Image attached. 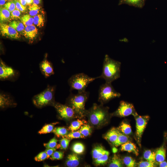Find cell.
I'll return each instance as SVG.
<instances>
[{
	"label": "cell",
	"mask_w": 167,
	"mask_h": 167,
	"mask_svg": "<svg viewBox=\"0 0 167 167\" xmlns=\"http://www.w3.org/2000/svg\"><path fill=\"white\" fill-rule=\"evenodd\" d=\"M121 63L111 58L106 54L104 59L101 75L100 78L105 82L111 83L120 77Z\"/></svg>",
	"instance_id": "obj_1"
},
{
	"label": "cell",
	"mask_w": 167,
	"mask_h": 167,
	"mask_svg": "<svg viewBox=\"0 0 167 167\" xmlns=\"http://www.w3.org/2000/svg\"><path fill=\"white\" fill-rule=\"evenodd\" d=\"M56 89L55 86L48 85L44 91L33 97L32 102L34 105L39 108L49 105L53 106L55 103L54 96Z\"/></svg>",
	"instance_id": "obj_2"
},
{
	"label": "cell",
	"mask_w": 167,
	"mask_h": 167,
	"mask_svg": "<svg viewBox=\"0 0 167 167\" xmlns=\"http://www.w3.org/2000/svg\"><path fill=\"white\" fill-rule=\"evenodd\" d=\"M100 78L89 77L84 73L76 74L72 75L68 80V84L71 90H76L78 92L86 91L88 85L96 79Z\"/></svg>",
	"instance_id": "obj_3"
},
{
	"label": "cell",
	"mask_w": 167,
	"mask_h": 167,
	"mask_svg": "<svg viewBox=\"0 0 167 167\" xmlns=\"http://www.w3.org/2000/svg\"><path fill=\"white\" fill-rule=\"evenodd\" d=\"M89 94V92L86 91L78 92L75 95L71 94L68 105L71 107L77 115H83L85 112V105Z\"/></svg>",
	"instance_id": "obj_4"
},
{
	"label": "cell",
	"mask_w": 167,
	"mask_h": 167,
	"mask_svg": "<svg viewBox=\"0 0 167 167\" xmlns=\"http://www.w3.org/2000/svg\"><path fill=\"white\" fill-rule=\"evenodd\" d=\"M120 96V93L114 89L111 83L105 82L100 86L99 89V99L103 103L106 102Z\"/></svg>",
	"instance_id": "obj_5"
},
{
	"label": "cell",
	"mask_w": 167,
	"mask_h": 167,
	"mask_svg": "<svg viewBox=\"0 0 167 167\" xmlns=\"http://www.w3.org/2000/svg\"><path fill=\"white\" fill-rule=\"evenodd\" d=\"M107 115L106 110L101 106L96 104L89 111L90 122L93 125H99L104 121Z\"/></svg>",
	"instance_id": "obj_6"
},
{
	"label": "cell",
	"mask_w": 167,
	"mask_h": 167,
	"mask_svg": "<svg viewBox=\"0 0 167 167\" xmlns=\"http://www.w3.org/2000/svg\"><path fill=\"white\" fill-rule=\"evenodd\" d=\"M19 75V72L8 66L2 60L0 61V79L1 81H14Z\"/></svg>",
	"instance_id": "obj_7"
},
{
	"label": "cell",
	"mask_w": 167,
	"mask_h": 167,
	"mask_svg": "<svg viewBox=\"0 0 167 167\" xmlns=\"http://www.w3.org/2000/svg\"><path fill=\"white\" fill-rule=\"evenodd\" d=\"M53 106L62 118L70 119L74 118L77 115L74 110L67 105L55 102Z\"/></svg>",
	"instance_id": "obj_8"
},
{
	"label": "cell",
	"mask_w": 167,
	"mask_h": 167,
	"mask_svg": "<svg viewBox=\"0 0 167 167\" xmlns=\"http://www.w3.org/2000/svg\"><path fill=\"white\" fill-rule=\"evenodd\" d=\"M115 113L122 117L127 116L131 114L134 116L137 114L132 104L124 101H120V105Z\"/></svg>",
	"instance_id": "obj_9"
},
{
	"label": "cell",
	"mask_w": 167,
	"mask_h": 167,
	"mask_svg": "<svg viewBox=\"0 0 167 167\" xmlns=\"http://www.w3.org/2000/svg\"><path fill=\"white\" fill-rule=\"evenodd\" d=\"M134 116L136 117V136L138 142L140 145L142 136L146 127L149 117L148 116H139L137 114Z\"/></svg>",
	"instance_id": "obj_10"
},
{
	"label": "cell",
	"mask_w": 167,
	"mask_h": 167,
	"mask_svg": "<svg viewBox=\"0 0 167 167\" xmlns=\"http://www.w3.org/2000/svg\"><path fill=\"white\" fill-rule=\"evenodd\" d=\"M0 31L2 36L15 39L20 38L19 33L9 24L0 23Z\"/></svg>",
	"instance_id": "obj_11"
},
{
	"label": "cell",
	"mask_w": 167,
	"mask_h": 167,
	"mask_svg": "<svg viewBox=\"0 0 167 167\" xmlns=\"http://www.w3.org/2000/svg\"><path fill=\"white\" fill-rule=\"evenodd\" d=\"M39 68L42 74L45 78H48L54 74L52 63L46 57L39 64Z\"/></svg>",
	"instance_id": "obj_12"
},
{
	"label": "cell",
	"mask_w": 167,
	"mask_h": 167,
	"mask_svg": "<svg viewBox=\"0 0 167 167\" xmlns=\"http://www.w3.org/2000/svg\"><path fill=\"white\" fill-rule=\"evenodd\" d=\"M16 105V103L9 94L0 91V107L1 109L15 107Z\"/></svg>",
	"instance_id": "obj_13"
},
{
	"label": "cell",
	"mask_w": 167,
	"mask_h": 167,
	"mask_svg": "<svg viewBox=\"0 0 167 167\" xmlns=\"http://www.w3.org/2000/svg\"><path fill=\"white\" fill-rule=\"evenodd\" d=\"M38 31L36 27L32 24L26 26L23 32L26 38L30 40H33L36 36Z\"/></svg>",
	"instance_id": "obj_14"
},
{
	"label": "cell",
	"mask_w": 167,
	"mask_h": 167,
	"mask_svg": "<svg viewBox=\"0 0 167 167\" xmlns=\"http://www.w3.org/2000/svg\"><path fill=\"white\" fill-rule=\"evenodd\" d=\"M121 150L122 151L132 152L137 156L139 155V151L136 146L134 143L129 141L121 145Z\"/></svg>",
	"instance_id": "obj_15"
},
{
	"label": "cell",
	"mask_w": 167,
	"mask_h": 167,
	"mask_svg": "<svg viewBox=\"0 0 167 167\" xmlns=\"http://www.w3.org/2000/svg\"><path fill=\"white\" fill-rule=\"evenodd\" d=\"M146 0H119L118 5L126 4L140 8L144 6Z\"/></svg>",
	"instance_id": "obj_16"
},
{
	"label": "cell",
	"mask_w": 167,
	"mask_h": 167,
	"mask_svg": "<svg viewBox=\"0 0 167 167\" xmlns=\"http://www.w3.org/2000/svg\"><path fill=\"white\" fill-rule=\"evenodd\" d=\"M79 163V158L77 154L73 153L69 154L67 156L66 162V165L69 167H76Z\"/></svg>",
	"instance_id": "obj_17"
},
{
	"label": "cell",
	"mask_w": 167,
	"mask_h": 167,
	"mask_svg": "<svg viewBox=\"0 0 167 167\" xmlns=\"http://www.w3.org/2000/svg\"><path fill=\"white\" fill-rule=\"evenodd\" d=\"M118 132L117 129L113 128L106 134L104 138L113 144L118 138Z\"/></svg>",
	"instance_id": "obj_18"
},
{
	"label": "cell",
	"mask_w": 167,
	"mask_h": 167,
	"mask_svg": "<svg viewBox=\"0 0 167 167\" xmlns=\"http://www.w3.org/2000/svg\"><path fill=\"white\" fill-rule=\"evenodd\" d=\"M166 149L163 145L156 151V161L158 163L165 161L166 157Z\"/></svg>",
	"instance_id": "obj_19"
},
{
	"label": "cell",
	"mask_w": 167,
	"mask_h": 167,
	"mask_svg": "<svg viewBox=\"0 0 167 167\" xmlns=\"http://www.w3.org/2000/svg\"><path fill=\"white\" fill-rule=\"evenodd\" d=\"M11 12L4 7H1L0 8V23L9 21L11 20Z\"/></svg>",
	"instance_id": "obj_20"
},
{
	"label": "cell",
	"mask_w": 167,
	"mask_h": 167,
	"mask_svg": "<svg viewBox=\"0 0 167 167\" xmlns=\"http://www.w3.org/2000/svg\"><path fill=\"white\" fill-rule=\"evenodd\" d=\"M87 122L84 120L77 119L72 122L68 127V129L71 131H76L80 128L81 126Z\"/></svg>",
	"instance_id": "obj_21"
},
{
	"label": "cell",
	"mask_w": 167,
	"mask_h": 167,
	"mask_svg": "<svg viewBox=\"0 0 167 167\" xmlns=\"http://www.w3.org/2000/svg\"><path fill=\"white\" fill-rule=\"evenodd\" d=\"M129 138L126 135L118 132V138L113 144L115 147H118L129 141Z\"/></svg>",
	"instance_id": "obj_22"
},
{
	"label": "cell",
	"mask_w": 167,
	"mask_h": 167,
	"mask_svg": "<svg viewBox=\"0 0 167 167\" xmlns=\"http://www.w3.org/2000/svg\"><path fill=\"white\" fill-rule=\"evenodd\" d=\"M107 152V151L105 150L101 146L95 147L92 151V157L95 159L104 154Z\"/></svg>",
	"instance_id": "obj_23"
},
{
	"label": "cell",
	"mask_w": 167,
	"mask_h": 167,
	"mask_svg": "<svg viewBox=\"0 0 167 167\" xmlns=\"http://www.w3.org/2000/svg\"><path fill=\"white\" fill-rule=\"evenodd\" d=\"M8 24L18 32H23L25 28L23 23L18 21L13 20L10 22Z\"/></svg>",
	"instance_id": "obj_24"
},
{
	"label": "cell",
	"mask_w": 167,
	"mask_h": 167,
	"mask_svg": "<svg viewBox=\"0 0 167 167\" xmlns=\"http://www.w3.org/2000/svg\"><path fill=\"white\" fill-rule=\"evenodd\" d=\"M71 149L75 153L77 154H81L84 152L85 147L82 143L77 142L73 144Z\"/></svg>",
	"instance_id": "obj_25"
},
{
	"label": "cell",
	"mask_w": 167,
	"mask_h": 167,
	"mask_svg": "<svg viewBox=\"0 0 167 167\" xmlns=\"http://www.w3.org/2000/svg\"><path fill=\"white\" fill-rule=\"evenodd\" d=\"M33 24L39 28L43 27L44 24L45 19L41 14H38L33 17Z\"/></svg>",
	"instance_id": "obj_26"
},
{
	"label": "cell",
	"mask_w": 167,
	"mask_h": 167,
	"mask_svg": "<svg viewBox=\"0 0 167 167\" xmlns=\"http://www.w3.org/2000/svg\"><path fill=\"white\" fill-rule=\"evenodd\" d=\"M20 19L25 26L32 25L33 23V18L29 14L23 15Z\"/></svg>",
	"instance_id": "obj_27"
},
{
	"label": "cell",
	"mask_w": 167,
	"mask_h": 167,
	"mask_svg": "<svg viewBox=\"0 0 167 167\" xmlns=\"http://www.w3.org/2000/svg\"><path fill=\"white\" fill-rule=\"evenodd\" d=\"M122 166V160L117 155L114 154L112 159L109 165V167H121Z\"/></svg>",
	"instance_id": "obj_28"
},
{
	"label": "cell",
	"mask_w": 167,
	"mask_h": 167,
	"mask_svg": "<svg viewBox=\"0 0 167 167\" xmlns=\"http://www.w3.org/2000/svg\"><path fill=\"white\" fill-rule=\"evenodd\" d=\"M53 132L58 137H62L68 134L67 129L64 127H57L54 128Z\"/></svg>",
	"instance_id": "obj_29"
},
{
	"label": "cell",
	"mask_w": 167,
	"mask_h": 167,
	"mask_svg": "<svg viewBox=\"0 0 167 167\" xmlns=\"http://www.w3.org/2000/svg\"><path fill=\"white\" fill-rule=\"evenodd\" d=\"M109 153L107 152L102 156L95 159V162L97 165H103L105 164L107 161Z\"/></svg>",
	"instance_id": "obj_30"
},
{
	"label": "cell",
	"mask_w": 167,
	"mask_h": 167,
	"mask_svg": "<svg viewBox=\"0 0 167 167\" xmlns=\"http://www.w3.org/2000/svg\"><path fill=\"white\" fill-rule=\"evenodd\" d=\"M79 131L84 137H86L91 134L92 128L89 125L85 124L81 126Z\"/></svg>",
	"instance_id": "obj_31"
},
{
	"label": "cell",
	"mask_w": 167,
	"mask_h": 167,
	"mask_svg": "<svg viewBox=\"0 0 167 167\" xmlns=\"http://www.w3.org/2000/svg\"><path fill=\"white\" fill-rule=\"evenodd\" d=\"M28 9L29 15L34 17L39 12L40 8L38 5L33 3L29 5Z\"/></svg>",
	"instance_id": "obj_32"
},
{
	"label": "cell",
	"mask_w": 167,
	"mask_h": 167,
	"mask_svg": "<svg viewBox=\"0 0 167 167\" xmlns=\"http://www.w3.org/2000/svg\"><path fill=\"white\" fill-rule=\"evenodd\" d=\"M119 129L124 134L127 135L131 133L132 130L130 125L122 122L119 126Z\"/></svg>",
	"instance_id": "obj_33"
},
{
	"label": "cell",
	"mask_w": 167,
	"mask_h": 167,
	"mask_svg": "<svg viewBox=\"0 0 167 167\" xmlns=\"http://www.w3.org/2000/svg\"><path fill=\"white\" fill-rule=\"evenodd\" d=\"M155 155V152L150 150H147L144 152L143 157L147 161L156 162Z\"/></svg>",
	"instance_id": "obj_34"
},
{
	"label": "cell",
	"mask_w": 167,
	"mask_h": 167,
	"mask_svg": "<svg viewBox=\"0 0 167 167\" xmlns=\"http://www.w3.org/2000/svg\"><path fill=\"white\" fill-rule=\"evenodd\" d=\"M124 164L128 167H135L137 165L135 161L132 157L129 156L125 157L123 159Z\"/></svg>",
	"instance_id": "obj_35"
},
{
	"label": "cell",
	"mask_w": 167,
	"mask_h": 167,
	"mask_svg": "<svg viewBox=\"0 0 167 167\" xmlns=\"http://www.w3.org/2000/svg\"><path fill=\"white\" fill-rule=\"evenodd\" d=\"M63 137L71 139H73L83 138L85 137L80 133L79 131H71L65 135Z\"/></svg>",
	"instance_id": "obj_36"
},
{
	"label": "cell",
	"mask_w": 167,
	"mask_h": 167,
	"mask_svg": "<svg viewBox=\"0 0 167 167\" xmlns=\"http://www.w3.org/2000/svg\"><path fill=\"white\" fill-rule=\"evenodd\" d=\"M54 124L45 125L38 131V133L40 134H45L53 131L54 129Z\"/></svg>",
	"instance_id": "obj_37"
},
{
	"label": "cell",
	"mask_w": 167,
	"mask_h": 167,
	"mask_svg": "<svg viewBox=\"0 0 167 167\" xmlns=\"http://www.w3.org/2000/svg\"><path fill=\"white\" fill-rule=\"evenodd\" d=\"M58 140L55 137L50 140L49 142L44 144V146L46 149L54 148L57 147Z\"/></svg>",
	"instance_id": "obj_38"
},
{
	"label": "cell",
	"mask_w": 167,
	"mask_h": 167,
	"mask_svg": "<svg viewBox=\"0 0 167 167\" xmlns=\"http://www.w3.org/2000/svg\"><path fill=\"white\" fill-rule=\"evenodd\" d=\"M64 155L63 152L55 151L50 157V159L52 160H61L63 157Z\"/></svg>",
	"instance_id": "obj_39"
},
{
	"label": "cell",
	"mask_w": 167,
	"mask_h": 167,
	"mask_svg": "<svg viewBox=\"0 0 167 167\" xmlns=\"http://www.w3.org/2000/svg\"><path fill=\"white\" fill-rule=\"evenodd\" d=\"M70 141L71 139L65 137H63L60 140V149L62 150L66 149L69 145Z\"/></svg>",
	"instance_id": "obj_40"
},
{
	"label": "cell",
	"mask_w": 167,
	"mask_h": 167,
	"mask_svg": "<svg viewBox=\"0 0 167 167\" xmlns=\"http://www.w3.org/2000/svg\"><path fill=\"white\" fill-rule=\"evenodd\" d=\"M156 162L148 161H141L138 164V166L139 167H154L156 166L155 164Z\"/></svg>",
	"instance_id": "obj_41"
},
{
	"label": "cell",
	"mask_w": 167,
	"mask_h": 167,
	"mask_svg": "<svg viewBox=\"0 0 167 167\" xmlns=\"http://www.w3.org/2000/svg\"><path fill=\"white\" fill-rule=\"evenodd\" d=\"M4 7L11 12L16 9L14 0L9 1L4 5Z\"/></svg>",
	"instance_id": "obj_42"
},
{
	"label": "cell",
	"mask_w": 167,
	"mask_h": 167,
	"mask_svg": "<svg viewBox=\"0 0 167 167\" xmlns=\"http://www.w3.org/2000/svg\"><path fill=\"white\" fill-rule=\"evenodd\" d=\"M47 154L45 151L39 153L34 158V160L36 161H41L47 159Z\"/></svg>",
	"instance_id": "obj_43"
},
{
	"label": "cell",
	"mask_w": 167,
	"mask_h": 167,
	"mask_svg": "<svg viewBox=\"0 0 167 167\" xmlns=\"http://www.w3.org/2000/svg\"><path fill=\"white\" fill-rule=\"evenodd\" d=\"M21 11L15 9L11 13V19H16L20 18Z\"/></svg>",
	"instance_id": "obj_44"
},
{
	"label": "cell",
	"mask_w": 167,
	"mask_h": 167,
	"mask_svg": "<svg viewBox=\"0 0 167 167\" xmlns=\"http://www.w3.org/2000/svg\"><path fill=\"white\" fill-rule=\"evenodd\" d=\"M15 5L16 9L22 12H25L26 10V7L21 4L18 0H14Z\"/></svg>",
	"instance_id": "obj_45"
},
{
	"label": "cell",
	"mask_w": 167,
	"mask_h": 167,
	"mask_svg": "<svg viewBox=\"0 0 167 167\" xmlns=\"http://www.w3.org/2000/svg\"><path fill=\"white\" fill-rule=\"evenodd\" d=\"M60 144H58L56 147L54 148H48L46 149L45 151L46 152L47 154V159L49 158L57 149L60 148Z\"/></svg>",
	"instance_id": "obj_46"
},
{
	"label": "cell",
	"mask_w": 167,
	"mask_h": 167,
	"mask_svg": "<svg viewBox=\"0 0 167 167\" xmlns=\"http://www.w3.org/2000/svg\"><path fill=\"white\" fill-rule=\"evenodd\" d=\"M160 167H167V161H165L159 163Z\"/></svg>",
	"instance_id": "obj_47"
},
{
	"label": "cell",
	"mask_w": 167,
	"mask_h": 167,
	"mask_svg": "<svg viewBox=\"0 0 167 167\" xmlns=\"http://www.w3.org/2000/svg\"><path fill=\"white\" fill-rule=\"evenodd\" d=\"M24 6L26 7L27 5L26 0H18Z\"/></svg>",
	"instance_id": "obj_48"
},
{
	"label": "cell",
	"mask_w": 167,
	"mask_h": 167,
	"mask_svg": "<svg viewBox=\"0 0 167 167\" xmlns=\"http://www.w3.org/2000/svg\"><path fill=\"white\" fill-rule=\"evenodd\" d=\"M7 0H0V6H2L4 5L6 3Z\"/></svg>",
	"instance_id": "obj_49"
},
{
	"label": "cell",
	"mask_w": 167,
	"mask_h": 167,
	"mask_svg": "<svg viewBox=\"0 0 167 167\" xmlns=\"http://www.w3.org/2000/svg\"><path fill=\"white\" fill-rule=\"evenodd\" d=\"M41 1V0H33V3L38 5L40 3Z\"/></svg>",
	"instance_id": "obj_50"
},
{
	"label": "cell",
	"mask_w": 167,
	"mask_h": 167,
	"mask_svg": "<svg viewBox=\"0 0 167 167\" xmlns=\"http://www.w3.org/2000/svg\"><path fill=\"white\" fill-rule=\"evenodd\" d=\"M27 5H31L33 3V0H26Z\"/></svg>",
	"instance_id": "obj_51"
},
{
	"label": "cell",
	"mask_w": 167,
	"mask_h": 167,
	"mask_svg": "<svg viewBox=\"0 0 167 167\" xmlns=\"http://www.w3.org/2000/svg\"><path fill=\"white\" fill-rule=\"evenodd\" d=\"M117 151V148H113V152L115 153H116Z\"/></svg>",
	"instance_id": "obj_52"
},
{
	"label": "cell",
	"mask_w": 167,
	"mask_h": 167,
	"mask_svg": "<svg viewBox=\"0 0 167 167\" xmlns=\"http://www.w3.org/2000/svg\"><path fill=\"white\" fill-rule=\"evenodd\" d=\"M12 0H7L8 1H12Z\"/></svg>",
	"instance_id": "obj_53"
},
{
	"label": "cell",
	"mask_w": 167,
	"mask_h": 167,
	"mask_svg": "<svg viewBox=\"0 0 167 167\" xmlns=\"http://www.w3.org/2000/svg\"><path fill=\"white\" fill-rule=\"evenodd\" d=\"M166 139L167 141V136L166 137Z\"/></svg>",
	"instance_id": "obj_54"
}]
</instances>
